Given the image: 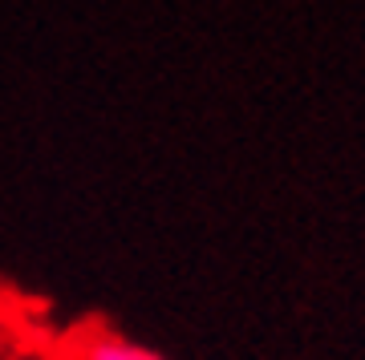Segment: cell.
I'll list each match as a JSON object with an SVG mask.
<instances>
[{
    "instance_id": "1",
    "label": "cell",
    "mask_w": 365,
    "mask_h": 360,
    "mask_svg": "<svg viewBox=\"0 0 365 360\" xmlns=\"http://www.w3.org/2000/svg\"><path fill=\"white\" fill-rule=\"evenodd\" d=\"M81 360H163L158 352L134 344V340H122V336H110V332H98L86 340L81 348Z\"/></svg>"
}]
</instances>
